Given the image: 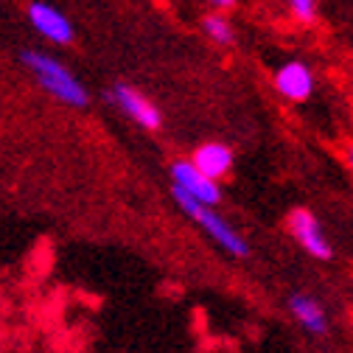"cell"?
<instances>
[{"mask_svg": "<svg viewBox=\"0 0 353 353\" xmlns=\"http://www.w3.org/2000/svg\"><path fill=\"white\" fill-rule=\"evenodd\" d=\"M20 62L34 73V79L46 87V90L57 101H62L68 107H87V101H90V96H87V90H84V84L59 59L42 54V51H23Z\"/></svg>", "mask_w": 353, "mask_h": 353, "instance_id": "cell-1", "label": "cell"}, {"mask_svg": "<svg viewBox=\"0 0 353 353\" xmlns=\"http://www.w3.org/2000/svg\"><path fill=\"white\" fill-rule=\"evenodd\" d=\"M171 194H174V202L180 205V210L191 219L194 225H199V228H202L219 247H222L225 252H230V255H236V258H247V255H250V244H247V239H244L241 233H236V230L225 222V219L213 210V205H205V202L194 199L191 194L180 191L176 185H171Z\"/></svg>", "mask_w": 353, "mask_h": 353, "instance_id": "cell-2", "label": "cell"}, {"mask_svg": "<svg viewBox=\"0 0 353 353\" xmlns=\"http://www.w3.org/2000/svg\"><path fill=\"white\" fill-rule=\"evenodd\" d=\"M171 185H176L180 191L191 194L194 199L205 202V205H219L222 202V185H219V180H213V176L202 174L191 160H176L171 165Z\"/></svg>", "mask_w": 353, "mask_h": 353, "instance_id": "cell-3", "label": "cell"}, {"mask_svg": "<svg viewBox=\"0 0 353 353\" xmlns=\"http://www.w3.org/2000/svg\"><path fill=\"white\" fill-rule=\"evenodd\" d=\"M286 228H289V233L297 239V244H300L308 255H312V258L328 261V258L334 255L328 239L323 236V228H320V222H317V216H314L312 210H305V208L292 210L289 219H286Z\"/></svg>", "mask_w": 353, "mask_h": 353, "instance_id": "cell-4", "label": "cell"}, {"mask_svg": "<svg viewBox=\"0 0 353 353\" xmlns=\"http://www.w3.org/2000/svg\"><path fill=\"white\" fill-rule=\"evenodd\" d=\"M110 101H112L123 115H129L135 123H141L143 129H160V126H163L160 110H157L149 99H143V96L135 90V87H129V84H123V81H118V84L112 87Z\"/></svg>", "mask_w": 353, "mask_h": 353, "instance_id": "cell-5", "label": "cell"}, {"mask_svg": "<svg viewBox=\"0 0 353 353\" xmlns=\"http://www.w3.org/2000/svg\"><path fill=\"white\" fill-rule=\"evenodd\" d=\"M28 20L42 37L57 42V46H70L73 37H76L73 23L59 9H54L51 3H42V0H34V3L28 6Z\"/></svg>", "mask_w": 353, "mask_h": 353, "instance_id": "cell-6", "label": "cell"}, {"mask_svg": "<svg viewBox=\"0 0 353 353\" xmlns=\"http://www.w3.org/2000/svg\"><path fill=\"white\" fill-rule=\"evenodd\" d=\"M275 90L289 101H305L314 93V73L305 62H286L275 73Z\"/></svg>", "mask_w": 353, "mask_h": 353, "instance_id": "cell-7", "label": "cell"}, {"mask_svg": "<svg viewBox=\"0 0 353 353\" xmlns=\"http://www.w3.org/2000/svg\"><path fill=\"white\" fill-rule=\"evenodd\" d=\"M289 312L294 314V320L314 336H325L328 334V317L323 312V305L308 297V294H292L289 297Z\"/></svg>", "mask_w": 353, "mask_h": 353, "instance_id": "cell-8", "label": "cell"}, {"mask_svg": "<svg viewBox=\"0 0 353 353\" xmlns=\"http://www.w3.org/2000/svg\"><path fill=\"white\" fill-rule=\"evenodd\" d=\"M191 163L202 174L213 176V180H222V176H228L230 168H233V152L225 143H202L194 152V160Z\"/></svg>", "mask_w": 353, "mask_h": 353, "instance_id": "cell-9", "label": "cell"}, {"mask_svg": "<svg viewBox=\"0 0 353 353\" xmlns=\"http://www.w3.org/2000/svg\"><path fill=\"white\" fill-rule=\"evenodd\" d=\"M202 28H205V34L216 42V46H233V39H236L230 20H228L222 12H219V9L202 20Z\"/></svg>", "mask_w": 353, "mask_h": 353, "instance_id": "cell-10", "label": "cell"}, {"mask_svg": "<svg viewBox=\"0 0 353 353\" xmlns=\"http://www.w3.org/2000/svg\"><path fill=\"white\" fill-rule=\"evenodd\" d=\"M292 14L300 20V23H312L314 20V0H286Z\"/></svg>", "mask_w": 353, "mask_h": 353, "instance_id": "cell-11", "label": "cell"}, {"mask_svg": "<svg viewBox=\"0 0 353 353\" xmlns=\"http://www.w3.org/2000/svg\"><path fill=\"white\" fill-rule=\"evenodd\" d=\"M210 6H216L219 12H228V9L236 6V0H210Z\"/></svg>", "mask_w": 353, "mask_h": 353, "instance_id": "cell-12", "label": "cell"}, {"mask_svg": "<svg viewBox=\"0 0 353 353\" xmlns=\"http://www.w3.org/2000/svg\"><path fill=\"white\" fill-rule=\"evenodd\" d=\"M345 160H347V165H350V171H353V146H347V152H345Z\"/></svg>", "mask_w": 353, "mask_h": 353, "instance_id": "cell-13", "label": "cell"}]
</instances>
